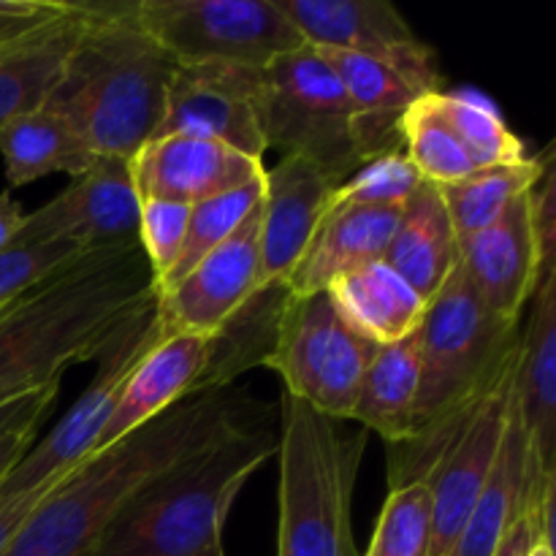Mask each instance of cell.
<instances>
[{"mask_svg": "<svg viewBox=\"0 0 556 556\" xmlns=\"http://www.w3.org/2000/svg\"><path fill=\"white\" fill-rule=\"evenodd\" d=\"M532 315L519 340L516 405L538 467L554 476L556 451V250L546 255L532 293Z\"/></svg>", "mask_w": 556, "mask_h": 556, "instance_id": "cell-22", "label": "cell"}, {"mask_svg": "<svg viewBox=\"0 0 556 556\" xmlns=\"http://www.w3.org/2000/svg\"><path fill=\"white\" fill-rule=\"evenodd\" d=\"M163 337H168V331L157 315L155 299L144 309H139L103 348L85 394L71 405V410L60 418L52 432L36 440L27 454L11 467L9 476L0 481V497H14V494L33 492L43 483L60 481L81 462L90 459L98 434L117 410L130 375Z\"/></svg>", "mask_w": 556, "mask_h": 556, "instance_id": "cell-10", "label": "cell"}, {"mask_svg": "<svg viewBox=\"0 0 556 556\" xmlns=\"http://www.w3.org/2000/svg\"><path fill=\"white\" fill-rule=\"evenodd\" d=\"M418 378H421V364H418L416 331L400 342L378 345L358 386L351 421L380 434L389 445L407 440L416 416Z\"/></svg>", "mask_w": 556, "mask_h": 556, "instance_id": "cell-26", "label": "cell"}, {"mask_svg": "<svg viewBox=\"0 0 556 556\" xmlns=\"http://www.w3.org/2000/svg\"><path fill=\"white\" fill-rule=\"evenodd\" d=\"M87 22L49 96L92 155L130 157L161 128L177 60L130 16L128 3H85Z\"/></svg>", "mask_w": 556, "mask_h": 556, "instance_id": "cell-4", "label": "cell"}, {"mask_svg": "<svg viewBox=\"0 0 556 556\" xmlns=\"http://www.w3.org/2000/svg\"><path fill=\"white\" fill-rule=\"evenodd\" d=\"M364 556H432V489L427 481L391 489Z\"/></svg>", "mask_w": 556, "mask_h": 556, "instance_id": "cell-32", "label": "cell"}, {"mask_svg": "<svg viewBox=\"0 0 556 556\" xmlns=\"http://www.w3.org/2000/svg\"><path fill=\"white\" fill-rule=\"evenodd\" d=\"M261 128L266 147L315 163L340 185L375 157L345 87L307 43L261 68Z\"/></svg>", "mask_w": 556, "mask_h": 556, "instance_id": "cell-7", "label": "cell"}, {"mask_svg": "<svg viewBox=\"0 0 556 556\" xmlns=\"http://www.w3.org/2000/svg\"><path fill=\"white\" fill-rule=\"evenodd\" d=\"M269 418L179 462L125 503L81 556H204L223 546V527L244 483L277 456Z\"/></svg>", "mask_w": 556, "mask_h": 556, "instance_id": "cell-5", "label": "cell"}, {"mask_svg": "<svg viewBox=\"0 0 556 556\" xmlns=\"http://www.w3.org/2000/svg\"><path fill=\"white\" fill-rule=\"evenodd\" d=\"M556 250L552 166L530 193L519 195L497 220L459 242V264L489 309L519 324L541 280L543 261Z\"/></svg>", "mask_w": 556, "mask_h": 556, "instance_id": "cell-11", "label": "cell"}, {"mask_svg": "<svg viewBox=\"0 0 556 556\" xmlns=\"http://www.w3.org/2000/svg\"><path fill=\"white\" fill-rule=\"evenodd\" d=\"M139 206L128 161L98 155L54 199L25 215L11 242H74L85 253L139 248Z\"/></svg>", "mask_w": 556, "mask_h": 556, "instance_id": "cell-12", "label": "cell"}, {"mask_svg": "<svg viewBox=\"0 0 556 556\" xmlns=\"http://www.w3.org/2000/svg\"><path fill=\"white\" fill-rule=\"evenodd\" d=\"M204 556H226V552H223V546H220V548H212V552H206Z\"/></svg>", "mask_w": 556, "mask_h": 556, "instance_id": "cell-43", "label": "cell"}, {"mask_svg": "<svg viewBox=\"0 0 556 556\" xmlns=\"http://www.w3.org/2000/svg\"><path fill=\"white\" fill-rule=\"evenodd\" d=\"M400 136L402 152L427 182L448 185L478 172L465 147L451 134L448 125L438 117L427 96L402 114Z\"/></svg>", "mask_w": 556, "mask_h": 556, "instance_id": "cell-31", "label": "cell"}, {"mask_svg": "<svg viewBox=\"0 0 556 556\" xmlns=\"http://www.w3.org/2000/svg\"><path fill=\"white\" fill-rule=\"evenodd\" d=\"M85 22V3L58 0L47 16L0 36V128L47 106Z\"/></svg>", "mask_w": 556, "mask_h": 556, "instance_id": "cell-20", "label": "cell"}, {"mask_svg": "<svg viewBox=\"0 0 556 556\" xmlns=\"http://www.w3.org/2000/svg\"><path fill=\"white\" fill-rule=\"evenodd\" d=\"M421 185V174L416 172L402 150L386 152L364 163L358 172H353L337 190V199L353 201V204L369 206H391L402 210L416 188Z\"/></svg>", "mask_w": 556, "mask_h": 556, "instance_id": "cell-34", "label": "cell"}, {"mask_svg": "<svg viewBox=\"0 0 556 556\" xmlns=\"http://www.w3.org/2000/svg\"><path fill=\"white\" fill-rule=\"evenodd\" d=\"M157 299L141 248L90 253L0 309V396H20L92 362Z\"/></svg>", "mask_w": 556, "mask_h": 556, "instance_id": "cell-2", "label": "cell"}, {"mask_svg": "<svg viewBox=\"0 0 556 556\" xmlns=\"http://www.w3.org/2000/svg\"><path fill=\"white\" fill-rule=\"evenodd\" d=\"M60 394V380L20 396H0V438L20 429H36Z\"/></svg>", "mask_w": 556, "mask_h": 556, "instance_id": "cell-36", "label": "cell"}, {"mask_svg": "<svg viewBox=\"0 0 556 556\" xmlns=\"http://www.w3.org/2000/svg\"><path fill=\"white\" fill-rule=\"evenodd\" d=\"M418 400L410 438L391 445V489L427 481L489 386L519 353V324L483 304L462 264L418 326Z\"/></svg>", "mask_w": 556, "mask_h": 556, "instance_id": "cell-3", "label": "cell"}, {"mask_svg": "<svg viewBox=\"0 0 556 556\" xmlns=\"http://www.w3.org/2000/svg\"><path fill=\"white\" fill-rule=\"evenodd\" d=\"M275 5L307 47L380 60L427 96L440 90L438 58L389 0H275Z\"/></svg>", "mask_w": 556, "mask_h": 556, "instance_id": "cell-13", "label": "cell"}, {"mask_svg": "<svg viewBox=\"0 0 556 556\" xmlns=\"http://www.w3.org/2000/svg\"><path fill=\"white\" fill-rule=\"evenodd\" d=\"M429 103L438 117L448 125L451 134L459 139L472 166L489 168L503 163L527 161L525 141L505 125L497 109L472 92H429Z\"/></svg>", "mask_w": 556, "mask_h": 556, "instance_id": "cell-29", "label": "cell"}, {"mask_svg": "<svg viewBox=\"0 0 556 556\" xmlns=\"http://www.w3.org/2000/svg\"><path fill=\"white\" fill-rule=\"evenodd\" d=\"M400 210L337 199L304 250L286 288L291 296L329 291L334 280L372 261H383Z\"/></svg>", "mask_w": 556, "mask_h": 556, "instance_id": "cell-23", "label": "cell"}, {"mask_svg": "<svg viewBox=\"0 0 556 556\" xmlns=\"http://www.w3.org/2000/svg\"><path fill=\"white\" fill-rule=\"evenodd\" d=\"M85 250L74 242H41L20 244L11 242L0 253V309L9 307L27 291L47 282L49 277L60 275L76 261H81Z\"/></svg>", "mask_w": 556, "mask_h": 556, "instance_id": "cell-33", "label": "cell"}, {"mask_svg": "<svg viewBox=\"0 0 556 556\" xmlns=\"http://www.w3.org/2000/svg\"><path fill=\"white\" fill-rule=\"evenodd\" d=\"M212 356V334H168L136 367L119 396L117 410L96 440L92 456L112 448L199 391Z\"/></svg>", "mask_w": 556, "mask_h": 556, "instance_id": "cell-21", "label": "cell"}, {"mask_svg": "<svg viewBox=\"0 0 556 556\" xmlns=\"http://www.w3.org/2000/svg\"><path fill=\"white\" fill-rule=\"evenodd\" d=\"M58 481L43 483V486L33 489V492L14 494V497H0V552L5 548V543L16 535L22 525H25L27 516L33 514V508L38 505V500L49 492Z\"/></svg>", "mask_w": 556, "mask_h": 556, "instance_id": "cell-38", "label": "cell"}, {"mask_svg": "<svg viewBox=\"0 0 556 556\" xmlns=\"http://www.w3.org/2000/svg\"><path fill=\"white\" fill-rule=\"evenodd\" d=\"M54 3L58 0H0V36L41 20L54 9Z\"/></svg>", "mask_w": 556, "mask_h": 556, "instance_id": "cell-39", "label": "cell"}, {"mask_svg": "<svg viewBox=\"0 0 556 556\" xmlns=\"http://www.w3.org/2000/svg\"><path fill=\"white\" fill-rule=\"evenodd\" d=\"M269 407L237 389L193 394L60 478L0 556H81L130 497L179 462L264 421Z\"/></svg>", "mask_w": 556, "mask_h": 556, "instance_id": "cell-1", "label": "cell"}, {"mask_svg": "<svg viewBox=\"0 0 556 556\" xmlns=\"http://www.w3.org/2000/svg\"><path fill=\"white\" fill-rule=\"evenodd\" d=\"M516 362L497 375L476 410L465 421L454 443L445 448L438 465L429 472L427 483L432 489V556H451L459 543L478 497L489 481L500 443H503L505 421L516 389Z\"/></svg>", "mask_w": 556, "mask_h": 556, "instance_id": "cell-15", "label": "cell"}, {"mask_svg": "<svg viewBox=\"0 0 556 556\" xmlns=\"http://www.w3.org/2000/svg\"><path fill=\"white\" fill-rule=\"evenodd\" d=\"M548 166H552V155L527 157L521 163L478 168L456 182L438 185L451 223H454L456 239L462 242L492 226L519 195L530 193L541 182Z\"/></svg>", "mask_w": 556, "mask_h": 556, "instance_id": "cell-28", "label": "cell"}, {"mask_svg": "<svg viewBox=\"0 0 556 556\" xmlns=\"http://www.w3.org/2000/svg\"><path fill=\"white\" fill-rule=\"evenodd\" d=\"M261 199H264V174L253 179V182L242 185V188L228 190V193L190 206L188 237H185L182 255H179L172 275L157 286V293L177 286L201 258H206L212 250L220 248L226 239H231L242 228V223L248 220L250 212L261 204Z\"/></svg>", "mask_w": 556, "mask_h": 556, "instance_id": "cell-30", "label": "cell"}, {"mask_svg": "<svg viewBox=\"0 0 556 556\" xmlns=\"http://www.w3.org/2000/svg\"><path fill=\"white\" fill-rule=\"evenodd\" d=\"M36 434H38V427L20 429V432H11L0 438V481H3V478L11 472V467L27 454V448L36 443Z\"/></svg>", "mask_w": 556, "mask_h": 556, "instance_id": "cell-40", "label": "cell"}, {"mask_svg": "<svg viewBox=\"0 0 556 556\" xmlns=\"http://www.w3.org/2000/svg\"><path fill=\"white\" fill-rule=\"evenodd\" d=\"M541 535L554 538V503L543 505L541 510H525L514 525L505 530L503 541L497 543L492 556H527L532 543Z\"/></svg>", "mask_w": 556, "mask_h": 556, "instance_id": "cell-37", "label": "cell"}, {"mask_svg": "<svg viewBox=\"0 0 556 556\" xmlns=\"http://www.w3.org/2000/svg\"><path fill=\"white\" fill-rule=\"evenodd\" d=\"M329 293L342 315L375 345L410 337L427 313V302L383 261L348 271L331 282Z\"/></svg>", "mask_w": 556, "mask_h": 556, "instance_id": "cell-25", "label": "cell"}, {"mask_svg": "<svg viewBox=\"0 0 556 556\" xmlns=\"http://www.w3.org/2000/svg\"><path fill=\"white\" fill-rule=\"evenodd\" d=\"M280 521L277 556H358L353 494L367 432H348L282 391L280 396Z\"/></svg>", "mask_w": 556, "mask_h": 556, "instance_id": "cell-6", "label": "cell"}, {"mask_svg": "<svg viewBox=\"0 0 556 556\" xmlns=\"http://www.w3.org/2000/svg\"><path fill=\"white\" fill-rule=\"evenodd\" d=\"M548 503H554V476H546L538 467L530 438L521 424L514 389V402H510L497 459H494L486 486H483L476 510H472L451 556H492L497 543L503 541L505 530L525 510H541Z\"/></svg>", "mask_w": 556, "mask_h": 556, "instance_id": "cell-19", "label": "cell"}, {"mask_svg": "<svg viewBox=\"0 0 556 556\" xmlns=\"http://www.w3.org/2000/svg\"><path fill=\"white\" fill-rule=\"evenodd\" d=\"M190 206L174 201L141 199L139 206V248L150 264L155 288L172 275L182 255L188 237Z\"/></svg>", "mask_w": 556, "mask_h": 556, "instance_id": "cell-35", "label": "cell"}, {"mask_svg": "<svg viewBox=\"0 0 556 556\" xmlns=\"http://www.w3.org/2000/svg\"><path fill=\"white\" fill-rule=\"evenodd\" d=\"M527 556H554V538H546V535L538 538Z\"/></svg>", "mask_w": 556, "mask_h": 556, "instance_id": "cell-42", "label": "cell"}, {"mask_svg": "<svg viewBox=\"0 0 556 556\" xmlns=\"http://www.w3.org/2000/svg\"><path fill=\"white\" fill-rule=\"evenodd\" d=\"M375 345L342 315L329 291L291 296L277 315L275 342L261 367L275 369L286 394L334 421H351Z\"/></svg>", "mask_w": 556, "mask_h": 556, "instance_id": "cell-8", "label": "cell"}, {"mask_svg": "<svg viewBox=\"0 0 556 556\" xmlns=\"http://www.w3.org/2000/svg\"><path fill=\"white\" fill-rule=\"evenodd\" d=\"M128 166L139 199L185 206L242 188L264 174L261 161L242 155L233 147L179 134L150 139L130 157Z\"/></svg>", "mask_w": 556, "mask_h": 556, "instance_id": "cell-18", "label": "cell"}, {"mask_svg": "<svg viewBox=\"0 0 556 556\" xmlns=\"http://www.w3.org/2000/svg\"><path fill=\"white\" fill-rule=\"evenodd\" d=\"M128 9L179 65L266 68L280 54L304 47L275 0H136Z\"/></svg>", "mask_w": 556, "mask_h": 556, "instance_id": "cell-9", "label": "cell"}, {"mask_svg": "<svg viewBox=\"0 0 556 556\" xmlns=\"http://www.w3.org/2000/svg\"><path fill=\"white\" fill-rule=\"evenodd\" d=\"M258 275L261 204L231 239L157 293V315L168 334H217L258 293Z\"/></svg>", "mask_w": 556, "mask_h": 556, "instance_id": "cell-16", "label": "cell"}, {"mask_svg": "<svg viewBox=\"0 0 556 556\" xmlns=\"http://www.w3.org/2000/svg\"><path fill=\"white\" fill-rule=\"evenodd\" d=\"M220 141L261 161L269 150L261 128V68L233 63L177 65L157 136Z\"/></svg>", "mask_w": 556, "mask_h": 556, "instance_id": "cell-14", "label": "cell"}, {"mask_svg": "<svg viewBox=\"0 0 556 556\" xmlns=\"http://www.w3.org/2000/svg\"><path fill=\"white\" fill-rule=\"evenodd\" d=\"M337 190L340 182L331 174L299 155H282L264 172L258 291L286 288L320 220L334 206Z\"/></svg>", "mask_w": 556, "mask_h": 556, "instance_id": "cell-17", "label": "cell"}, {"mask_svg": "<svg viewBox=\"0 0 556 556\" xmlns=\"http://www.w3.org/2000/svg\"><path fill=\"white\" fill-rule=\"evenodd\" d=\"M383 264H389L427 304L454 275L459 266V239L438 185L421 179L416 193L402 206Z\"/></svg>", "mask_w": 556, "mask_h": 556, "instance_id": "cell-24", "label": "cell"}, {"mask_svg": "<svg viewBox=\"0 0 556 556\" xmlns=\"http://www.w3.org/2000/svg\"><path fill=\"white\" fill-rule=\"evenodd\" d=\"M0 157L9 185L20 188L49 174L79 177L98 155H92L90 147L60 114L36 109L0 128Z\"/></svg>", "mask_w": 556, "mask_h": 556, "instance_id": "cell-27", "label": "cell"}, {"mask_svg": "<svg viewBox=\"0 0 556 556\" xmlns=\"http://www.w3.org/2000/svg\"><path fill=\"white\" fill-rule=\"evenodd\" d=\"M22 220H25V212H22V206L16 204L14 199H11L9 190L0 193V253H3L11 244V239L16 237Z\"/></svg>", "mask_w": 556, "mask_h": 556, "instance_id": "cell-41", "label": "cell"}]
</instances>
